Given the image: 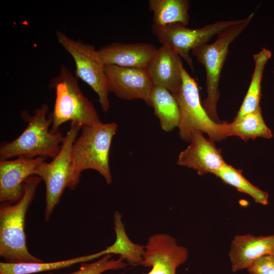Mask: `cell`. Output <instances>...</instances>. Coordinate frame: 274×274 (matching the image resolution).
<instances>
[{
	"mask_svg": "<svg viewBox=\"0 0 274 274\" xmlns=\"http://www.w3.org/2000/svg\"><path fill=\"white\" fill-rule=\"evenodd\" d=\"M56 35L59 44L75 61V76L84 81L97 93L102 110L107 112L110 108V92L105 65L98 50L93 46L70 38L61 31H57Z\"/></svg>",
	"mask_w": 274,
	"mask_h": 274,
	"instance_id": "ba28073f",
	"label": "cell"
},
{
	"mask_svg": "<svg viewBox=\"0 0 274 274\" xmlns=\"http://www.w3.org/2000/svg\"><path fill=\"white\" fill-rule=\"evenodd\" d=\"M42 179L37 176L24 182L22 197L14 203L0 207V256L11 263H38L43 261L31 255L27 248L24 232L26 213Z\"/></svg>",
	"mask_w": 274,
	"mask_h": 274,
	"instance_id": "6da1fadb",
	"label": "cell"
},
{
	"mask_svg": "<svg viewBox=\"0 0 274 274\" xmlns=\"http://www.w3.org/2000/svg\"><path fill=\"white\" fill-rule=\"evenodd\" d=\"M148 4L153 14L154 25L179 23L187 25L189 23L190 3L188 0H149Z\"/></svg>",
	"mask_w": 274,
	"mask_h": 274,
	"instance_id": "ffe728a7",
	"label": "cell"
},
{
	"mask_svg": "<svg viewBox=\"0 0 274 274\" xmlns=\"http://www.w3.org/2000/svg\"><path fill=\"white\" fill-rule=\"evenodd\" d=\"M82 128L77 122H71L58 154L51 162H42L36 170L35 176L39 177L45 184L46 221L50 217L65 189L74 190L80 182V177L73 170L72 150Z\"/></svg>",
	"mask_w": 274,
	"mask_h": 274,
	"instance_id": "8992f818",
	"label": "cell"
},
{
	"mask_svg": "<svg viewBox=\"0 0 274 274\" xmlns=\"http://www.w3.org/2000/svg\"><path fill=\"white\" fill-rule=\"evenodd\" d=\"M228 136H236L245 141L256 138L270 139L272 133L262 117L261 108L237 121L228 123Z\"/></svg>",
	"mask_w": 274,
	"mask_h": 274,
	"instance_id": "7402d4cb",
	"label": "cell"
},
{
	"mask_svg": "<svg viewBox=\"0 0 274 274\" xmlns=\"http://www.w3.org/2000/svg\"><path fill=\"white\" fill-rule=\"evenodd\" d=\"M49 87L55 88L56 98L51 113V131H59V127L67 121L76 122L82 127L101 123L92 104L83 94L77 78L67 67L62 64L58 76L51 79Z\"/></svg>",
	"mask_w": 274,
	"mask_h": 274,
	"instance_id": "277c9868",
	"label": "cell"
},
{
	"mask_svg": "<svg viewBox=\"0 0 274 274\" xmlns=\"http://www.w3.org/2000/svg\"><path fill=\"white\" fill-rule=\"evenodd\" d=\"M190 145L179 155L177 164L195 170L200 175L214 174L226 163L214 142L196 131L191 136Z\"/></svg>",
	"mask_w": 274,
	"mask_h": 274,
	"instance_id": "4fadbf2b",
	"label": "cell"
},
{
	"mask_svg": "<svg viewBox=\"0 0 274 274\" xmlns=\"http://www.w3.org/2000/svg\"><path fill=\"white\" fill-rule=\"evenodd\" d=\"M108 87L120 98L141 99L151 106L153 85L146 68L105 65Z\"/></svg>",
	"mask_w": 274,
	"mask_h": 274,
	"instance_id": "8fae6325",
	"label": "cell"
},
{
	"mask_svg": "<svg viewBox=\"0 0 274 274\" xmlns=\"http://www.w3.org/2000/svg\"><path fill=\"white\" fill-rule=\"evenodd\" d=\"M183 68L181 57L170 48L162 45L157 48L146 69L153 86L165 88L174 96L182 84Z\"/></svg>",
	"mask_w": 274,
	"mask_h": 274,
	"instance_id": "5bb4252c",
	"label": "cell"
},
{
	"mask_svg": "<svg viewBox=\"0 0 274 274\" xmlns=\"http://www.w3.org/2000/svg\"><path fill=\"white\" fill-rule=\"evenodd\" d=\"M174 96L180 110L181 120L178 127L180 136L183 141L190 142L192 134L196 131L207 133L214 142L228 137V122L217 123L210 117L201 104L196 82L184 67L181 87Z\"/></svg>",
	"mask_w": 274,
	"mask_h": 274,
	"instance_id": "52a82bcc",
	"label": "cell"
},
{
	"mask_svg": "<svg viewBox=\"0 0 274 274\" xmlns=\"http://www.w3.org/2000/svg\"><path fill=\"white\" fill-rule=\"evenodd\" d=\"M102 256L101 251L91 255L45 263H11L0 262V274H33L70 267L74 264L84 263Z\"/></svg>",
	"mask_w": 274,
	"mask_h": 274,
	"instance_id": "44dd1931",
	"label": "cell"
},
{
	"mask_svg": "<svg viewBox=\"0 0 274 274\" xmlns=\"http://www.w3.org/2000/svg\"><path fill=\"white\" fill-rule=\"evenodd\" d=\"M115 122L84 126L72 150L74 172L81 177L86 169L97 171L108 184L112 177L109 165V152L112 139L117 130Z\"/></svg>",
	"mask_w": 274,
	"mask_h": 274,
	"instance_id": "5b68a950",
	"label": "cell"
},
{
	"mask_svg": "<svg viewBox=\"0 0 274 274\" xmlns=\"http://www.w3.org/2000/svg\"><path fill=\"white\" fill-rule=\"evenodd\" d=\"M269 50L263 48L253 54L255 67L250 86L242 105L233 121H237L260 108L261 81L265 66L271 56Z\"/></svg>",
	"mask_w": 274,
	"mask_h": 274,
	"instance_id": "ac0fdd59",
	"label": "cell"
},
{
	"mask_svg": "<svg viewBox=\"0 0 274 274\" xmlns=\"http://www.w3.org/2000/svg\"><path fill=\"white\" fill-rule=\"evenodd\" d=\"M116 240L111 246L104 250L105 254H116L123 260L131 265H140L145 251V246L133 243L127 236L122 216L118 212L114 215Z\"/></svg>",
	"mask_w": 274,
	"mask_h": 274,
	"instance_id": "d6986e66",
	"label": "cell"
},
{
	"mask_svg": "<svg viewBox=\"0 0 274 274\" xmlns=\"http://www.w3.org/2000/svg\"><path fill=\"white\" fill-rule=\"evenodd\" d=\"M254 13L241 19L238 23L217 35L215 42L205 44L192 50V53L202 64L206 73L207 98L203 107L210 117L217 123H222L218 117L217 105L219 98V86L221 73L231 43L243 32L251 22Z\"/></svg>",
	"mask_w": 274,
	"mask_h": 274,
	"instance_id": "3957f363",
	"label": "cell"
},
{
	"mask_svg": "<svg viewBox=\"0 0 274 274\" xmlns=\"http://www.w3.org/2000/svg\"><path fill=\"white\" fill-rule=\"evenodd\" d=\"M45 158H28L19 157L12 160L0 161V201L14 203L24 193V182L34 176L38 166Z\"/></svg>",
	"mask_w": 274,
	"mask_h": 274,
	"instance_id": "7c38bea8",
	"label": "cell"
},
{
	"mask_svg": "<svg viewBox=\"0 0 274 274\" xmlns=\"http://www.w3.org/2000/svg\"><path fill=\"white\" fill-rule=\"evenodd\" d=\"M157 48L153 44H125L113 42L101 47L98 52L105 65L147 68Z\"/></svg>",
	"mask_w": 274,
	"mask_h": 274,
	"instance_id": "9a60e30c",
	"label": "cell"
},
{
	"mask_svg": "<svg viewBox=\"0 0 274 274\" xmlns=\"http://www.w3.org/2000/svg\"><path fill=\"white\" fill-rule=\"evenodd\" d=\"M240 21L241 19L220 21L196 29L188 28L179 23L164 26L152 24V31L162 45L176 52L194 71L190 51L207 44L215 36Z\"/></svg>",
	"mask_w": 274,
	"mask_h": 274,
	"instance_id": "9c48e42d",
	"label": "cell"
},
{
	"mask_svg": "<svg viewBox=\"0 0 274 274\" xmlns=\"http://www.w3.org/2000/svg\"><path fill=\"white\" fill-rule=\"evenodd\" d=\"M188 256L187 249L178 245L174 237L156 233L148 238L140 265L152 267L146 274H176L177 268L187 260Z\"/></svg>",
	"mask_w": 274,
	"mask_h": 274,
	"instance_id": "30bf717a",
	"label": "cell"
},
{
	"mask_svg": "<svg viewBox=\"0 0 274 274\" xmlns=\"http://www.w3.org/2000/svg\"><path fill=\"white\" fill-rule=\"evenodd\" d=\"M247 270L250 274H274V255H267L259 258Z\"/></svg>",
	"mask_w": 274,
	"mask_h": 274,
	"instance_id": "d4e9b609",
	"label": "cell"
},
{
	"mask_svg": "<svg viewBox=\"0 0 274 274\" xmlns=\"http://www.w3.org/2000/svg\"><path fill=\"white\" fill-rule=\"evenodd\" d=\"M267 255H274V234L236 235L231 242L229 253L231 270L235 272L247 269L256 259Z\"/></svg>",
	"mask_w": 274,
	"mask_h": 274,
	"instance_id": "2e32d148",
	"label": "cell"
},
{
	"mask_svg": "<svg viewBox=\"0 0 274 274\" xmlns=\"http://www.w3.org/2000/svg\"><path fill=\"white\" fill-rule=\"evenodd\" d=\"M150 102L163 130L168 132L179 126L181 120L179 106L169 90L162 87L153 86Z\"/></svg>",
	"mask_w": 274,
	"mask_h": 274,
	"instance_id": "e0dca14e",
	"label": "cell"
},
{
	"mask_svg": "<svg viewBox=\"0 0 274 274\" xmlns=\"http://www.w3.org/2000/svg\"><path fill=\"white\" fill-rule=\"evenodd\" d=\"M48 112V105L44 104L31 116L26 112L22 113V117L28 124L16 139L2 145L1 160L13 157L54 158L56 156L64 136L59 131L53 132L49 130L52 117L51 113L47 116Z\"/></svg>",
	"mask_w": 274,
	"mask_h": 274,
	"instance_id": "7a4b0ae2",
	"label": "cell"
},
{
	"mask_svg": "<svg viewBox=\"0 0 274 274\" xmlns=\"http://www.w3.org/2000/svg\"><path fill=\"white\" fill-rule=\"evenodd\" d=\"M112 254H106L98 260L90 263H82L80 268L67 274H101L110 270H117L126 267L127 263L120 258L112 259ZM47 274H53L49 273Z\"/></svg>",
	"mask_w": 274,
	"mask_h": 274,
	"instance_id": "cb8c5ba5",
	"label": "cell"
},
{
	"mask_svg": "<svg viewBox=\"0 0 274 274\" xmlns=\"http://www.w3.org/2000/svg\"><path fill=\"white\" fill-rule=\"evenodd\" d=\"M214 175L224 183L251 196L256 202L263 205L268 204V193L251 183L244 177L240 170L226 163Z\"/></svg>",
	"mask_w": 274,
	"mask_h": 274,
	"instance_id": "603a6c76",
	"label": "cell"
}]
</instances>
